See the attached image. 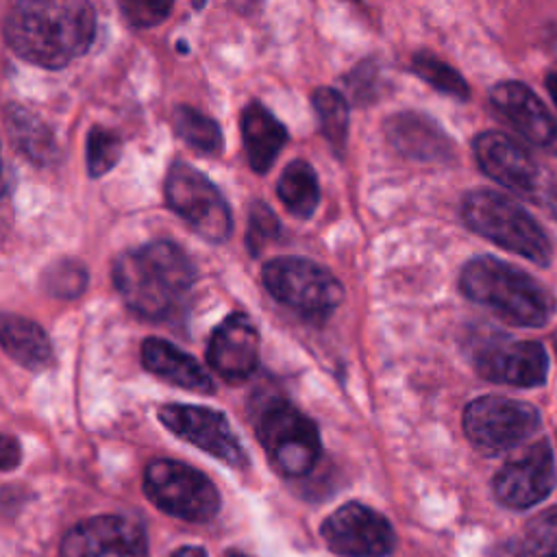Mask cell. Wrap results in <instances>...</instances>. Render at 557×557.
<instances>
[{
	"label": "cell",
	"mask_w": 557,
	"mask_h": 557,
	"mask_svg": "<svg viewBox=\"0 0 557 557\" xmlns=\"http://www.w3.org/2000/svg\"><path fill=\"white\" fill-rule=\"evenodd\" d=\"M4 41L28 63L59 70L85 54L96 33V11L83 0L17 2L7 13Z\"/></svg>",
	"instance_id": "6da1fadb"
},
{
	"label": "cell",
	"mask_w": 557,
	"mask_h": 557,
	"mask_svg": "<svg viewBox=\"0 0 557 557\" xmlns=\"http://www.w3.org/2000/svg\"><path fill=\"white\" fill-rule=\"evenodd\" d=\"M196 281L191 259L172 242L126 250L113 263V283L124 305L146 320L170 318Z\"/></svg>",
	"instance_id": "7a4b0ae2"
},
{
	"label": "cell",
	"mask_w": 557,
	"mask_h": 557,
	"mask_svg": "<svg viewBox=\"0 0 557 557\" xmlns=\"http://www.w3.org/2000/svg\"><path fill=\"white\" fill-rule=\"evenodd\" d=\"M461 292L513 326H544L555 313V296L524 270L483 255L470 259L459 276Z\"/></svg>",
	"instance_id": "3957f363"
},
{
	"label": "cell",
	"mask_w": 557,
	"mask_h": 557,
	"mask_svg": "<svg viewBox=\"0 0 557 557\" xmlns=\"http://www.w3.org/2000/svg\"><path fill=\"white\" fill-rule=\"evenodd\" d=\"M461 218L470 231L537 265L553 257L550 239L537 220L516 200L492 189H472L461 200Z\"/></svg>",
	"instance_id": "277c9868"
},
{
	"label": "cell",
	"mask_w": 557,
	"mask_h": 557,
	"mask_svg": "<svg viewBox=\"0 0 557 557\" xmlns=\"http://www.w3.org/2000/svg\"><path fill=\"white\" fill-rule=\"evenodd\" d=\"M257 440L272 466L285 476H305L320 457V433L292 403L274 398L255 420Z\"/></svg>",
	"instance_id": "5b68a950"
},
{
	"label": "cell",
	"mask_w": 557,
	"mask_h": 557,
	"mask_svg": "<svg viewBox=\"0 0 557 557\" xmlns=\"http://www.w3.org/2000/svg\"><path fill=\"white\" fill-rule=\"evenodd\" d=\"M270 296L302 315H329L344 300L342 283L320 263L302 257H276L261 270Z\"/></svg>",
	"instance_id": "8992f818"
},
{
	"label": "cell",
	"mask_w": 557,
	"mask_h": 557,
	"mask_svg": "<svg viewBox=\"0 0 557 557\" xmlns=\"http://www.w3.org/2000/svg\"><path fill=\"white\" fill-rule=\"evenodd\" d=\"M144 492L154 507L187 522H207L220 509L215 485L200 470L174 459L148 463Z\"/></svg>",
	"instance_id": "52a82bcc"
},
{
	"label": "cell",
	"mask_w": 557,
	"mask_h": 557,
	"mask_svg": "<svg viewBox=\"0 0 557 557\" xmlns=\"http://www.w3.org/2000/svg\"><path fill=\"white\" fill-rule=\"evenodd\" d=\"M165 200L189 228L211 244L228 239L233 228L231 209L220 189L196 168L176 161L165 176Z\"/></svg>",
	"instance_id": "ba28073f"
},
{
	"label": "cell",
	"mask_w": 557,
	"mask_h": 557,
	"mask_svg": "<svg viewBox=\"0 0 557 557\" xmlns=\"http://www.w3.org/2000/svg\"><path fill=\"white\" fill-rule=\"evenodd\" d=\"M542 424L540 411L505 396H479L463 409V431L485 455L509 450L529 440Z\"/></svg>",
	"instance_id": "9c48e42d"
},
{
	"label": "cell",
	"mask_w": 557,
	"mask_h": 557,
	"mask_svg": "<svg viewBox=\"0 0 557 557\" xmlns=\"http://www.w3.org/2000/svg\"><path fill=\"white\" fill-rule=\"evenodd\" d=\"M320 535L342 557H385L396 542L392 524L361 503H346L335 509L322 522Z\"/></svg>",
	"instance_id": "30bf717a"
},
{
	"label": "cell",
	"mask_w": 557,
	"mask_h": 557,
	"mask_svg": "<svg viewBox=\"0 0 557 557\" xmlns=\"http://www.w3.org/2000/svg\"><path fill=\"white\" fill-rule=\"evenodd\" d=\"M159 420L174 435L213 455L215 459L233 468L248 466L246 450L224 413L198 405H163L159 407Z\"/></svg>",
	"instance_id": "8fae6325"
},
{
	"label": "cell",
	"mask_w": 557,
	"mask_h": 557,
	"mask_svg": "<svg viewBox=\"0 0 557 557\" xmlns=\"http://www.w3.org/2000/svg\"><path fill=\"white\" fill-rule=\"evenodd\" d=\"M61 557H148L146 533L131 518L94 516L65 533Z\"/></svg>",
	"instance_id": "7c38bea8"
},
{
	"label": "cell",
	"mask_w": 557,
	"mask_h": 557,
	"mask_svg": "<svg viewBox=\"0 0 557 557\" xmlns=\"http://www.w3.org/2000/svg\"><path fill=\"white\" fill-rule=\"evenodd\" d=\"M555 487V461L546 440H537L509 459L494 476L496 498L511 509H527L544 500Z\"/></svg>",
	"instance_id": "4fadbf2b"
},
{
	"label": "cell",
	"mask_w": 557,
	"mask_h": 557,
	"mask_svg": "<svg viewBox=\"0 0 557 557\" xmlns=\"http://www.w3.org/2000/svg\"><path fill=\"white\" fill-rule=\"evenodd\" d=\"M494 111L529 144L557 154V122L524 83L505 81L490 91Z\"/></svg>",
	"instance_id": "5bb4252c"
},
{
	"label": "cell",
	"mask_w": 557,
	"mask_h": 557,
	"mask_svg": "<svg viewBox=\"0 0 557 557\" xmlns=\"http://www.w3.org/2000/svg\"><path fill=\"white\" fill-rule=\"evenodd\" d=\"M472 150L479 168L503 187L531 196L540 185L535 159L511 137L498 131H485L474 137Z\"/></svg>",
	"instance_id": "9a60e30c"
},
{
	"label": "cell",
	"mask_w": 557,
	"mask_h": 557,
	"mask_svg": "<svg viewBox=\"0 0 557 557\" xmlns=\"http://www.w3.org/2000/svg\"><path fill=\"white\" fill-rule=\"evenodd\" d=\"M474 368L494 383L537 387L548 376V355L540 342H496L479 350Z\"/></svg>",
	"instance_id": "2e32d148"
},
{
	"label": "cell",
	"mask_w": 557,
	"mask_h": 557,
	"mask_svg": "<svg viewBox=\"0 0 557 557\" xmlns=\"http://www.w3.org/2000/svg\"><path fill=\"white\" fill-rule=\"evenodd\" d=\"M207 361L228 383H242L257 370L259 333L246 313H231L215 326Z\"/></svg>",
	"instance_id": "e0dca14e"
},
{
	"label": "cell",
	"mask_w": 557,
	"mask_h": 557,
	"mask_svg": "<svg viewBox=\"0 0 557 557\" xmlns=\"http://www.w3.org/2000/svg\"><path fill=\"white\" fill-rule=\"evenodd\" d=\"M389 144L405 157L418 161H446L453 157V141L429 117L405 111L385 122Z\"/></svg>",
	"instance_id": "ac0fdd59"
},
{
	"label": "cell",
	"mask_w": 557,
	"mask_h": 557,
	"mask_svg": "<svg viewBox=\"0 0 557 557\" xmlns=\"http://www.w3.org/2000/svg\"><path fill=\"white\" fill-rule=\"evenodd\" d=\"M141 361L146 370L183 389L196 394H213L215 389L207 370L191 355L161 337H148L141 344Z\"/></svg>",
	"instance_id": "d6986e66"
},
{
	"label": "cell",
	"mask_w": 557,
	"mask_h": 557,
	"mask_svg": "<svg viewBox=\"0 0 557 557\" xmlns=\"http://www.w3.org/2000/svg\"><path fill=\"white\" fill-rule=\"evenodd\" d=\"M242 139L250 168L265 174L287 144V128L255 100L242 111Z\"/></svg>",
	"instance_id": "ffe728a7"
},
{
	"label": "cell",
	"mask_w": 557,
	"mask_h": 557,
	"mask_svg": "<svg viewBox=\"0 0 557 557\" xmlns=\"http://www.w3.org/2000/svg\"><path fill=\"white\" fill-rule=\"evenodd\" d=\"M0 346L28 370L46 368L52 357V344L46 331L37 322L15 313H0Z\"/></svg>",
	"instance_id": "44dd1931"
},
{
	"label": "cell",
	"mask_w": 557,
	"mask_h": 557,
	"mask_svg": "<svg viewBox=\"0 0 557 557\" xmlns=\"http://www.w3.org/2000/svg\"><path fill=\"white\" fill-rule=\"evenodd\" d=\"M278 200L287 207L289 213L296 218H309L313 215L318 202H320V185L315 170L302 161L294 159L283 170L278 183H276Z\"/></svg>",
	"instance_id": "7402d4cb"
},
{
	"label": "cell",
	"mask_w": 557,
	"mask_h": 557,
	"mask_svg": "<svg viewBox=\"0 0 557 557\" xmlns=\"http://www.w3.org/2000/svg\"><path fill=\"white\" fill-rule=\"evenodd\" d=\"M7 128L13 144L33 161L50 163L57 157V146L50 131L26 109L13 104L7 109Z\"/></svg>",
	"instance_id": "603a6c76"
},
{
	"label": "cell",
	"mask_w": 557,
	"mask_h": 557,
	"mask_svg": "<svg viewBox=\"0 0 557 557\" xmlns=\"http://www.w3.org/2000/svg\"><path fill=\"white\" fill-rule=\"evenodd\" d=\"M311 102L320 122V133L335 150V154H342L348 137V104L344 96L331 87H318L311 96Z\"/></svg>",
	"instance_id": "cb8c5ba5"
},
{
	"label": "cell",
	"mask_w": 557,
	"mask_h": 557,
	"mask_svg": "<svg viewBox=\"0 0 557 557\" xmlns=\"http://www.w3.org/2000/svg\"><path fill=\"white\" fill-rule=\"evenodd\" d=\"M174 133L194 150L205 154H218L222 150V131L205 113L181 104L172 113Z\"/></svg>",
	"instance_id": "d4e9b609"
},
{
	"label": "cell",
	"mask_w": 557,
	"mask_h": 557,
	"mask_svg": "<svg viewBox=\"0 0 557 557\" xmlns=\"http://www.w3.org/2000/svg\"><path fill=\"white\" fill-rule=\"evenodd\" d=\"M411 72L422 78L424 83H429L433 89L453 96V98H461L466 100L470 89L468 83L463 81V76L450 67L448 63H444L442 59H437L431 52H418L411 59Z\"/></svg>",
	"instance_id": "484cf974"
},
{
	"label": "cell",
	"mask_w": 557,
	"mask_h": 557,
	"mask_svg": "<svg viewBox=\"0 0 557 557\" xmlns=\"http://www.w3.org/2000/svg\"><path fill=\"white\" fill-rule=\"evenodd\" d=\"M522 557H557V507H550L524 529Z\"/></svg>",
	"instance_id": "4316f807"
},
{
	"label": "cell",
	"mask_w": 557,
	"mask_h": 557,
	"mask_svg": "<svg viewBox=\"0 0 557 557\" xmlns=\"http://www.w3.org/2000/svg\"><path fill=\"white\" fill-rule=\"evenodd\" d=\"M122 157V139L104 126H91L87 135V170L94 178L107 174Z\"/></svg>",
	"instance_id": "83f0119b"
},
{
	"label": "cell",
	"mask_w": 557,
	"mask_h": 557,
	"mask_svg": "<svg viewBox=\"0 0 557 557\" xmlns=\"http://www.w3.org/2000/svg\"><path fill=\"white\" fill-rule=\"evenodd\" d=\"M44 287L57 298H76L87 287V270L76 261L63 259L46 270Z\"/></svg>",
	"instance_id": "f1b7e54d"
},
{
	"label": "cell",
	"mask_w": 557,
	"mask_h": 557,
	"mask_svg": "<svg viewBox=\"0 0 557 557\" xmlns=\"http://www.w3.org/2000/svg\"><path fill=\"white\" fill-rule=\"evenodd\" d=\"M281 233V224L276 213L261 200H255L248 211V233L246 244L252 255H259L270 242H274Z\"/></svg>",
	"instance_id": "f546056e"
},
{
	"label": "cell",
	"mask_w": 557,
	"mask_h": 557,
	"mask_svg": "<svg viewBox=\"0 0 557 557\" xmlns=\"http://www.w3.org/2000/svg\"><path fill=\"white\" fill-rule=\"evenodd\" d=\"M122 13L126 15V20L133 26H154L157 22H161L172 4L170 2H150V0H139V2H122L120 4Z\"/></svg>",
	"instance_id": "4dcf8cb0"
},
{
	"label": "cell",
	"mask_w": 557,
	"mask_h": 557,
	"mask_svg": "<svg viewBox=\"0 0 557 557\" xmlns=\"http://www.w3.org/2000/svg\"><path fill=\"white\" fill-rule=\"evenodd\" d=\"M20 444L15 437L0 433V472L13 470L20 463Z\"/></svg>",
	"instance_id": "1f68e13d"
},
{
	"label": "cell",
	"mask_w": 557,
	"mask_h": 557,
	"mask_svg": "<svg viewBox=\"0 0 557 557\" xmlns=\"http://www.w3.org/2000/svg\"><path fill=\"white\" fill-rule=\"evenodd\" d=\"M172 557H207V553L198 546H185V548L176 550Z\"/></svg>",
	"instance_id": "d6a6232c"
},
{
	"label": "cell",
	"mask_w": 557,
	"mask_h": 557,
	"mask_svg": "<svg viewBox=\"0 0 557 557\" xmlns=\"http://www.w3.org/2000/svg\"><path fill=\"white\" fill-rule=\"evenodd\" d=\"M546 89H548L553 102L557 104V72H550V74L546 76Z\"/></svg>",
	"instance_id": "836d02e7"
},
{
	"label": "cell",
	"mask_w": 557,
	"mask_h": 557,
	"mask_svg": "<svg viewBox=\"0 0 557 557\" xmlns=\"http://www.w3.org/2000/svg\"><path fill=\"white\" fill-rule=\"evenodd\" d=\"M550 211H553V215L557 218V187H555L553 194H550Z\"/></svg>",
	"instance_id": "e575fe53"
},
{
	"label": "cell",
	"mask_w": 557,
	"mask_h": 557,
	"mask_svg": "<svg viewBox=\"0 0 557 557\" xmlns=\"http://www.w3.org/2000/svg\"><path fill=\"white\" fill-rule=\"evenodd\" d=\"M7 191V183H4V174H2V161H0V196Z\"/></svg>",
	"instance_id": "d590c367"
},
{
	"label": "cell",
	"mask_w": 557,
	"mask_h": 557,
	"mask_svg": "<svg viewBox=\"0 0 557 557\" xmlns=\"http://www.w3.org/2000/svg\"><path fill=\"white\" fill-rule=\"evenodd\" d=\"M228 557H248V555H242V553H231Z\"/></svg>",
	"instance_id": "8d00e7d4"
}]
</instances>
